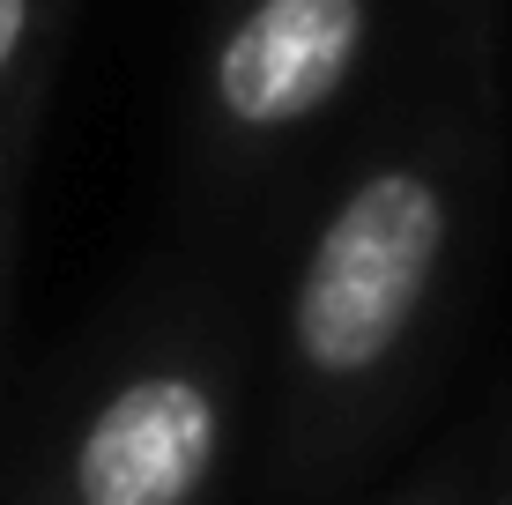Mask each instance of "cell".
I'll return each instance as SVG.
<instances>
[{
  "label": "cell",
  "instance_id": "1",
  "mask_svg": "<svg viewBox=\"0 0 512 505\" xmlns=\"http://www.w3.org/2000/svg\"><path fill=\"white\" fill-rule=\"evenodd\" d=\"M453 253V194L423 164H386L320 223L290 290V350L312 379L357 387L416 335Z\"/></svg>",
  "mask_w": 512,
  "mask_h": 505
},
{
  "label": "cell",
  "instance_id": "2",
  "mask_svg": "<svg viewBox=\"0 0 512 505\" xmlns=\"http://www.w3.org/2000/svg\"><path fill=\"white\" fill-rule=\"evenodd\" d=\"M223 454V402L201 372H141L82 424L67 491L75 505H193Z\"/></svg>",
  "mask_w": 512,
  "mask_h": 505
},
{
  "label": "cell",
  "instance_id": "3",
  "mask_svg": "<svg viewBox=\"0 0 512 505\" xmlns=\"http://www.w3.org/2000/svg\"><path fill=\"white\" fill-rule=\"evenodd\" d=\"M364 0H253L216 45V104L245 134H282L334 104L364 60Z\"/></svg>",
  "mask_w": 512,
  "mask_h": 505
},
{
  "label": "cell",
  "instance_id": "4",
  "mask_svg": "<svg viewBox=\"0 0 512 505\" xmlns=\"http://www.w3.org/2000/svg\"><path fill=\"white\" fill-rule=\"evenodd\" d=\"M30 8H38V0H0V75L15 67V52L30 38Z\"/></svg>",
  "mask_w": 512,
  "mask_h": 505
},
{
  "label": "cell",
  "instance_id": "5",
  "mask_svg": "<svg viewBox=\"0 0 512 505\" xmlns=\"http://www.w3.org/2000/svg\"><path fill=\"white\" fill-rule=\"evenodd\" d=\"M416 505H446V498H438V491H431V498H416Z\"/></svg>",
  "mask_w": 512,
  "mask_h": 505
}]
</instances>
